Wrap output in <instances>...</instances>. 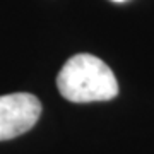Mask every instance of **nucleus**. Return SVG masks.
I'll list each match as a JSON object with an SVG mask.
<instances>
[{"instance_id":"obj_2","label":"nucleus","mask_w":154,"mask_h":154,"mask_svg":"<svg viewBox=\"0 0 154 154\" xmlns=\"http://www.w3.org/2000/svg\"><path fill=\"white\" fill-rule=\"evenodd\" d=\"M41 115L34 94L12 93L0 96V140H11L31 130Z\"/></svg>"},{"instance_id":"obj_1","label":"nucleus","mask_w":154,"mask_h":154,"mask_svg":"<svg viewBox=\"0 0 154 154\" xmlns=\"http://www.w3.org/2000/svg\"><path fill=\"white\" fill-rule=\"evenodd\" d=\"M57 88L67 101H110L118 94V82L105 62L89 53H77L63 63L57 75Z\"/></svg>"},{"instance_id":"obj_3","label":"nucleus","mask_w":154,"mask_h":154,"mask_svg":"<svg viewBox=\"0 0 154 154\" xmlns=\"http://www.w3.org/2000/svg\"><path fill=\"white\" fill-rule=\"evenodd\" d=\"M113 2H125V0H113Z\"/></svg>"}]
</instances>
